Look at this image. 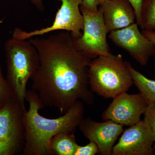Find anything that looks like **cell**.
Here are the masks:
<instances>
[{
  "instance_id": "cell-1",
  "label": "cell",
  "mask_w": 155,
  "mask_h": 155,
  "mask_svg": "<svg viewBox=\"0 0 155 155\" xmlns=\"http://www.w3.org/2000/svg\"><path fill=\"white\" fill-rule=\"evenodd\" d=\"M28 40L39 58L38 68L30 79L31 89L44 107L57 108L62 114L78 101L93 104L94 97L88 81L92 59L76 50L70 32L62 31Z\"/></svg>"
},
{
  "instance_id": "cell-2",
  "label": "cell",
  "mask_w": 155,
  "mask_h": 155,
  "mask_svg": "<svg viewBox=\"0 0 155 155\" xmlns=\"http://www.w3.org/2000/svg\"><path fill=\"white\" fill-rule=\"evenodd\" d=\"M25 100L29 104L24 121L26 142L22 155H52L50 143L54 136L60 133H74L84 119V103L77 101L64 115L49 119L39 114L44 107L38 95L33 90L27 91Z\"/></svg>"
},
{
  "instance_id": "cell-3",
  "label": "cell",
  "mask_w": 155,
  "mask_h": 155,
  "mask_svg": "<svg viewBox=\"0 0 155 155\" xmlns=\"http://www.w3.org/2000/svg\"><path fill=\"white\" fill-rule=\"evenodd\" d=\"M88 81L91 91L106 99L126 92L133 84L127 61L112 53L92 60Z\"/></svg>"
},
{
  "instance_id": "cell-4",
  "label": "cell",
  "mask_w": 155,
  "mask_h": 155,
  "mask_svg": "<svg viewBox=\"0 0 155 155\" xmlns=\"http://www.w3.org/2000/svg\"><path fill=\"white\" fill-rule=\"evenodd\" d=\"M7 75L6 80L13 97L25 102L27 82L39 65L36 49L28 40L12 38L5 45Z\"/></svg>"
},
{
  "instance_id": "cell-5",
  "label": "cell",
  "mask_w": 155,
  "mask_h": 155,
  "mask_svg": "<svg viewBox=\"0 0 155 155\" xmlns=\"http://www.w3.org/2000/svg\"><path fill=\"white\" fill-rule=\"evenodd\" d=\"M25 102L13 97L0 108V155L22 153L26 142Z\"/></svg>"
},
{
  "instance_id": "cell-6",
  "label": "cell",
  "mask_w": 155,
  "mask_h": 155,
  "mask_svg": "<svg viewBox=\"0 0 155 155\" xmlns=\"http://www.w3.org/2000/svg\"><path fill=\"white\" fill-rule=\"evenodd\" d=\"M83 16V33L78 37H72L74 47L87 58L94 59L99 56L111 54L107 41V31L103 19L102 12L99 8L92 12L80 7Z\"/></svg>"
},
{
  "instance_id": "cell-7",
  "label": "cell",
  "mask_w": 155,
  "mask_h": 155,
  "mask_svg": "<svg viewBox=\"0 0 155 155\" xmlns=\"http://www.w3.org/2000/svg\"><path fill=\"white\" fill-rule=\"evenodd\" d=\"M58 1L61 2V5L52 25L46 28L31 31L16 28L12 37L20 40H28L57 31H69L73 37L81 36L84 28V19L80 7L82 5V0Z\"/></svg>"
},
{
  "instance_id": "cell-8",
  "label": "cell",
  "mask_w": 155,
  "mask_h": 155,
  "mask_svg": "<svg viewBox=\"0 0 155 155\" xmlns=\"http://www.w3.org/2000/svg\"><path fill=\"white\" fill-rule=\"evenodd\" d=\"M138 26L134 22L125 28L113 31L109 38L139 64L145 66L150 58L155 56V45L140 31Z\"/></svg>"
},
{
  "instance_id": "cell-9",
  "label": "cell",
  "mask_w": 155,
  "mask_h": 155,
  "mask_svg": "<svg viewBox=\"0 0 155 155\" xmlns=\"http://www.w3.org/2000/svg\"><path fill=\"white\" fill-rule=\"evenodd\" d=\"M112 155H153L155 132L144 120L124 130Z\"/></svg>"
},
{
  "instance_id": "cell-10",
  "label": "cell",
  "mask_w": 155,
  "mask_h": 155,
  "mask_svg": "<svg viewBox=\"0 0 155 155\" xmlns=\"http://www.w3.org/2000/svg\"><path fill=\"white\" fill-rule=\"evenodd\" d=\"M147 105V102L140 93L132 94L127 92L123 93L113 98L112 102L103 112L102 118L124 126H132L140 121Z\"/></svg>"
},
{
  "instance_id": "cell-11",
  "label": "cell",
  "mask_w": 155,
  "mask_h": 155,
  "mask_svg": "<svg viewBox=\"0 0 155 155\" xmlns=\"http://www.w3.org/2000/svg\"><path fill=\"white\" fill-rule=\"evenodd\" d=\"M123 126L110 120L98 122L88 118L84 119L78 127L87 139L97 145L100 155H112L115 143L124 131Z\"/></svg>"
},
{
  "instance_id": "cell-12",
  "label": "cell",
  "mask_w": 155,
  "mask_h": 155,
  "mask_svg": "<svg viewBox=\"0 0 155 155\" xmlns=\"http://www.w3.org/2000/svg\"><path fill=\"white\" fill-rule=\"evenodd\" d=\"M108 33L134 23L135 11L128 0H105L100 5Z\"/></svg>"
},
{
  "instance_id": "cell-13",
  "label": "cell",
  "mask_w": 155,
  "mask_h": 155,
  "mask_svg": "<svg viewBox=\"0 0 155 155\" xmlns=\"http://www.w3.org/2000/svg\"><path fill=\"white\" fill-rule=\"evenodd\" d=\"M78 144L74 133H60L50 143L52 155H74Z\"/></svg>"
},
{
  "instance_id": "cell-14",
  "label": "cell",
  "mask_w": 155,
  "mask_h": 155,
  "mask_svg": "<svg viewBox=\"0 0 155 155\" xmlns=\"http://www.w3.org/2000/svg\"><path fill=\"white\" fill-rule=\"evenodd\" d=\"M133 84L138 88L140 93L149 103L155 101V80L146 77L134 69L129 62H127Z\"/></svg>"
},
{
  "instance_id": "cell-15",
  "label": "cell",
  "mask_w": 155,
  "mask_h": 155,
  "mask_svg": "<svg viewBox=\"0 0 155 155\" xmlns=\"http://www.w3.org/2000/svg\"><path fill=\"white\" fill-rule=\"evenodd\" d=\"M140 15V28L146 30H155V0H143Z\"/></svg>"
},
{
  "instance_id": "cell-16",
  "label": "cell",
  "mask_w": 155,
  "mask_h": 155,
  "mask_svg": "<svg viewBox=\"0 0 155 155\" xmlns=\"http://www.w3.org/2000/svg\"><path fill=\"white\" fill-rule=\"evenodd\" d=\"M13 97V92L3 76L0 67V108L2 107Z\"/></svg>"
},
{
  "instance_id": "cell-17",
  "label": "cell",
  "mask_w": 155,
  "mask_h": 155,
  "mask_svg": "<svg viewBox=\"0 0 155 155\" xmlns=\"http://www.w3.org/2000/svg\"><path fill=\"white\" fill-rule=\"evenodd\" d=\"M99 153V149L94 142L90 141L89 143L84 146L78 144L74 155H95Z\"/></svg>"
},
{
  "instance_id": "cell-18",
  "label": "cell",
  "mask_w": 155,
  "mask_h": 155,
  "mask_svg": "<svg viewBox=\"0 0 155 155\" xmlns=\"http://www.w3.org/2000/svg\"><path fill=\"white\" fill-rule=\"evenodd\" d=\"M143 115V120L155 132V101L148 104Z\"/></svg>"
},
{
  "instance_id": "cell-19",
  "label": "cell",
  "mask_w": 155,
  "mask_h": 155,
  "mask_svg": "<svg viewBox=\"0 0 155 155\" xmlns=\"http://www.w3.org/2000/svg\"><path fill=\"white\" fill-rule=\"evenodd\" d=\"M133 6L135 11L137 23L138 26H141V10L143 0H128Z\"/></svg>"
},
{
  "instance_id": "cell-20",
  "label": "cell",
  "mask_w": 155,
  "mask_h": 155,
  "mask_svg": "<svg viewBox=\"0 0 155 155\" xmlns=\"http://www.w3.org/2000/svg\"><path fill=\"white\" fill-rule=\"evenodd\" d=\"M99 0H82L81 6L89 11L96 12L98 10Z\"/></svg>"
},
{
  "instance_id": "cell-21",
  "label": "cell",
  "mask_w": 155,
  "mask_h": 155,
  "mask_svg": "<svg viewBox=\"0 0 155 155\" xmlns=\"http://www.w3.org/2000/svg\"><path fill=\"white\" fill-rule=\"evenodd\" d=\"M142 33L147 38L155 45V32L154 31H150L143 29Z\"/></svg>"
},
{
  "instance_id": "cell-22",
  "label": "cell",
  "mask_w": 155,
  "mask_h": 155,
  "mask_svg": "<svg viewBox=\"0 0 155 155\" xmlns=\"http://www.w3.org/2000/svg\"><path fill=\"white\" fill-rule=\"evenodd\" d=\"M30 2L41 11L45 10V7L43 4L42 0H30Z\"/></svg>"
},
{
  "instance_id": "cell-23",
  "label": "cell",
  "mask_w": 155,
  "mask_h": 155,
  "mask_svg": "<svg viewBox=\"0 0 155 155\" xmlns=\"http://www.w3.org/2000/svg\"><path fill=\"white\" fill-rule=\"evenodd\" d=\"M105 0H99V5H101V4H102L103 2Z\"/></svg>"
},
{
  "instance_id": "cell-24",
  "label": "cell",
  "mask_w": 155,
  "mask_h": 155,
  "mask_svg": "<svg viewBox=\"0 0 155 155\" xmlns=\"http://www.w3.org/2000/svg\"><path fill=\"white\" fill-rule=\"evenodd\" d=\"M153 148L154 149V150H155V140L154 141V143L153 144Z\"/></svg>"
}]
</instances>
